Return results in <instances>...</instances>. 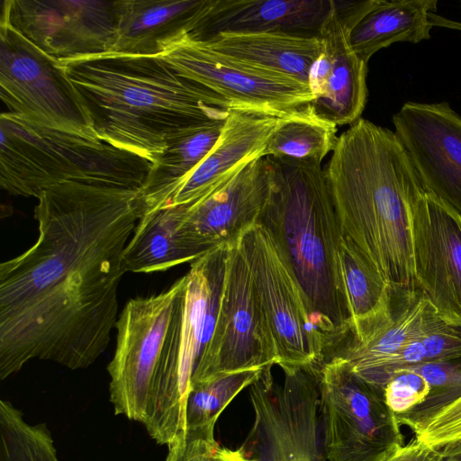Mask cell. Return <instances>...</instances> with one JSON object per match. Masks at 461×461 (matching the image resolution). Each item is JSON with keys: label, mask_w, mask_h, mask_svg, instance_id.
Returning a JSON list of instances; mask_svg holds the SVG:
<instances>
[{"label": "cell", "mask_w": 461, "mask_h": 461, "mask_svg": "<svg viewBox=\"0 0 461 461\" xmlns=\"http://www.w3.org/2000/svg\"><path fill=\"white\" fill-rule=\"evenodd\" d=\"M185 289L183 276L159 294L129 300L120 313L107 366L116 415L143 424L150 397L164 400L171 394Z\"/></svg>", "instance_id": "8992f818"}, {"label": "cell", "mask_w": 461, "mask_h": 461, "mask_svg": "<svg viewBox=\"0 0 461 461\" xmlns=\"http://www.w3.org/2000/svg\"><path fill=\"white\" fill-rule=\"evenodd\" d=\"M461 357V328L442 322L386 359L366 382L384 391L393 373L403 367Z\"/></svg>", "instance_id": "1f68e13d"}, {"label": "cell", "mask_w": 461, "mask_h": 461, "mask_svg": "<svg viewBox=\"0 0 461 461\" xmlns=\"http://www.w3.org/2000/svg\"><path fill=\"white\" fill-rule=\"evenodd\" d=\"M334 0H211L192 38L219 34L282 33L321 38Z\"/></svg>", "instance_id": "ffe728a7"}, {"label": "cell", "mask_w": 461, "mask_h": 461, "mask_svg": "<svg viewBox=\"0 0 461 461\" xmlns=\"http://www.w3.org/2000/svg\"><path fill=\"white\" fill-rule=\"evenodd\" d=\"M282 383L272 366L249 386L253 424L242 446L254 461H326L320 415V368H284Z\"/></svg>", "instance_id": "52a82bcc"}, {"label": "cell", "mask_w": 461, "mask_h": 461, "mask_svg": "<svg viewBox=\"0 0 461 461\" xmlns=\"http://www.w3.org/2000/svg\"><path fill=\"white\" fill-rule=\"evenodd\" d=\"M450 461H461V455H459L456 457L451 459Z\"/></svg>", "instance_id": "f35d334b"}, {"label": "cell", "mask_w": 461, "mask_h": 461, "mask_svg": "<svg viewBox=\"0 0 461 461\" xmlns=\"http://www.w3.org/2000/svg\"><path fill=\"white\" fill-rule=\"evenodd\" d=\"M285 118L230 110L211 152L175 186L158 210L192 204L221 186L249 161L265 157L268 139Z\"/></svg>", "instance_id": "d6986e66"}, {"label": "cell", "mask_w": 461, "mask_h": 461, "mask_svg": "<svg viewBox=\"0 0 461 461\" xmlns=\"http://www.w3.org/2000/svg\"><path fill=\"white\" fill-rule=\"evenodd\" d=\"M262 370L221 374L192 385L185 405V431L214 433L215 423L225 407L255 383Z\"/></svg>", "instance_id": "f1b7e54d"}, {"label": "cell", "mask_w": 461, "mask_h": 461, "mask_svg": "<svg viewBox=\"0 0 461 461\" xmlns=\"http://www.w3.org/2000/svg\"><path fill=\"white\" fill-rule=\"evenodd\" d=\"M182 206L144 213L128 241L122 255V268L131 273H155L192 263L182 248L176 229Z\"/></svg>", "instance_id": "4316f807"}, {"label": "cell", "mask_w": 461, "mask_h": 461, "mask_svg": "<svg viewBox=\"0 0 461 461\" xmlns=\"http://www.w3.org/2000/svg\"><path fill=\"white\" fill-rule=\"evenodd\" d=\"M399 425L409 427L414 438L440 451L448 461L461 455V393L439 405L395 414Z\"/></svg>", "instance_id": "4dcf8cb0"}, {"label": "cell", "mask_w": 461, "mask_h": 461, "mask_svg": "<svg viewBox=\"0 0 461 461\" xmlns=\"http://www.w3.org/2000/svg\"><path fill=\"white\" fill-rule=\"evenodd\" d=\"M0 95L7 112L98 138L61 63L5 23H0Z\"/></svg>", "instance_id": "30bf717a"}, {"label": "cell", "mask_w": 461, "mask_h": 461, "mask_svg": "<svg viewBox=\"0 0 461 461\" xmlns=\"http://www.w3.org/2000/svg\"><path fill=\"white\" fill-rule=\"evenodd\" d=\"M0 461H59L47 425L26 422L7 400L0 401Z\"/></svg>", "instance_id": "f546056e"}, {"label": "cell", "mask_w": 461, "mask_h": 461, "mask_svg": "<svg viewBox=\"0 0 461 461\" xmlns=\"http://www.w3.org/2000/svg\"><path fill=\"white\" fill-rule=\"evenodd\" d=\"M166 461H210L219 447L214 433L186 430L185 436L167 446Z\"/></svg>", "instance_id": "e575fe53"}, {"label": "cell", "mask_w": 461, "mask_h": 461, "mask_svg": "<svg viewBox=\"0 0 461 461\" xmlns=\"http://www.w3.org/2000/svg\"><path fill=\"white\" fill-rule=\"evenodd\" d=\"M430 393V385L420 375L408 370H396L384 389V402L394 414H402L423 402Z\"/></svg>", "instance_id": "836d02e7"}, {"label": "cell", "mask_w": 461, "mask_h": 461, "mask_svg": "<svg viewBox=\"0 0 461 461\" xmlns=\"http://www.w3.org/2000/svg\"><path fill=\"white\" fill-rule=\"evenodd\" d=\"M270 192L258 223L294 275L331 352L350 334L339 267L342 236L321 163L265 157Z\"/></svg>", "instance_id": "277c9868"}, {"label": "cell", "mask_w": 461, "mask_h": 461, "mask_svg": "<svg viewBox=\"0 0 461 461\" xmlns=\"http://www.w3.org/2000/svg\"><path fill=\"white\" fill-rule=\"evenodd\" d=\"M338 126L319 117L310 104L286 117L267 140L265 157L322 161L333 151Z\"/></svg>", "instance_id": "83f0119b"}, {"label": "cell", "mask_w": 461, "mask_h": 461, "mask_svg": "<svg viewBox=\"0 0 461 461\" xmlns=\"http://www.w3.org/2000/svg\"><path fill=\"white\" fill-rule=\"evenodd\" d=\"M324 169L342 235L393 293L417 291L411 209L424 189L395 132L359 118L339 137Z\"/></svg>", "instance_id": "3957f363"}, {"label": "cell", "mask_w": 461, "mask_h": 461, "mask_svg": "<svg viewBox=\"0 0 461 461\" xmlns=\"http://www.w3.org/2000/svg\"><path fill=\"white\" fill-rule=\"evenodd\" d=\"M60 63L98 138L151 163L171 138L225 121L232 110L160 55L106 54Z\"/></svg>", "instance_id": "7a4b0ae2"}, {"label": "cell", "mask_w": 461, "mask_h": 461, "mask_svg": "<svg viewBox=\"0 0 461 461\" xmlns=\"http://www.w3.org/2000/svg\"><path fill=\"white\" fill-rule=\"evenodd\" d=\"M0 23L59 62L106 55L115 42V1L5 0Z\"/></svg>", "instance_id": "4fadbf2b"}, {"label": "cell", "mask_w": 461, "mask_h": 461, "mask_svg": "<svg viewBox=\"0 0 461 461\" xmlns=\"http://www.w3.org/2000/svg\"><path fill=\"white\" fill-rule=\"evenodd\" d=\"M202 41L228 57L307 86L311 68L322 52L321 38L282 33L219 34Z\"/></svg>", "instance_id": "cb8c5ba5"}, {"label": "cell", "mask_w": 461, "mask_h": 461, "mask_svg": "<svg viewBox=\"0 0 461 461\" xmlns=\"http://www.w3.org/2000/svg\"><path fill=\"white\" fill-rule=\"evenodd\" d=\"M338 257L350 321L348 339L365 343L393 321L394 295L373 263L356 244L343 235Z\"/></svg>", "instance_id": "7402d4cb"}, {"label": "cell", "mask_w": 461, "mask_h": 461, "mask_svg": "<svg viewBox=\"0 0 461 461\" xmlns=\"http://www.w3.org/2000/svg\"><path fill=\"white\" fill-rule=\"evenodd\" d=\"M270 192L265 157L242 167L221 186L182 206L176 229L180 245L194 261L223 245H233L258 223Z\"/></svg>", "instance_id": "5bb4252c"}, {"label": "cell", "mask_w": 461, "mask_h": 461, "mask_svg": "<svg viewBox=\"0 0 461 461\" xmlns=\"http://www.w3.org/2000/svg\"><path fill=\"white\" fill-rule=\"evenodd\" d=\"M437 5L436 0H376L349 31V44L368 64L375 53L393 43L428 40Z\"/></svg>", "instance_id": "d4e9b609"}, {"label": "cell", "mask_w": 461, "mask_h": 461, "mask_svg": "<svg viewBox=\"0 0 461 461\" xmlns=\"http://www.w3.org/2000/svg\"><path fill=\"white\" fill-rule=\"evenodd\" d=\"M393 123L423 189L461 217V115L447 102H406Z\"/></svg>", "instance_id": "2e32d148"}, {"label": "cell", "mask_w": 461, "mask_h": 461, "mask_svg": "<svg viewBox=\"0 0 461 461\" xmlns=\"http://www.w3.org/2000/svg\"><path fill=\"white\" fill-rule=\"evenodd\" d=\"M0 136V186L13 195L37 198L68 181L141 189L152 164L99 138L10 112L1 113Z\"/></svg>", "instance_id": "5b68a950"}, {"label": "cell", "mask_w": 461, "mask_h": 461, "mask_svg": "<svg viewBox=\"0 0 461 461\" xmlns=\"http://www.w3.org/2000/svg\"><path fill=\"white\" fill-rule=\"evenodd\" d=\"M211 0L115 1L116 37L111 55L159 56L190 34Z\"/></svg>", "instance_id": "44dd1931"}, {"label": "cell", "mask_w": 461, "mask_h": 461, "mask_svg": "<svg viewBox=\"0 0 461 461\" xmlns=\"http://www.w3.org/2000/svg\"><path fill=\"white\" fill-rule=\"evenodd\" d=\"M281 369L321 368L329 344L294 275L270 234L260 224L241 238Z\"/></svg>", "instance_id": "9c48e42d"}, {"label": "cell", "mask_w": 461, "mask_h": 461, "mask_svg": "<svg viewBox=\"0 0 461 461\" xmlns=\"http://www.w3.org/2000/svg\"><path fill=\"white\" fill-rule=\"evenodd\" d=\"M453 23H451V28H454V29H459L461 30V23H454L452 22Z\"/></svg>", "instance_id": "74e56055"}, {"label": "cell", "mask_w": 461, "mask_h": 461, "mask_svg": "<svg viewBox=\"0 0 461 461\" xmlns=\"http://www.w3.org/2000/svg\"><path fill=\"white\" fill-rule=\"evenodd\" d=\"M318 383L326 461H383L403 444L384 391L360 378L344 359L326 360Z\"/></svg>", "instance_id": "ba28073f"}, {"label": "cell", "mask_w": 461, "mask_h": 461, "mask_svg": "<svg viewBox=\"0 0 461 461\" xmlns=\"http://www.w3.org/2000/svg\"><path fill=\"white\" fill-rule=\"evenodd\" d=\"M370 6V1L334 0L321 32L330 71L325 94L309 104L319 117L336 126L356 122L366 104L367 63L352 50L348 32Z\"/></svg>", "instance_id": "ac0fdd59"}, {"label": "cell", "mask_w": 461, "mask_h": 461, "mask_svg": "<svg viewBox=\"0 0 461 461\" xmlns=\"http://www.w3.org/2000/svg\"><path fill=\"white\" fill-rule=\"evenodd\" d=\"M274 365V341L240 239L229 246L213 339L191 387L218 375Z\"/></svg>", "instance_id": "7c38bea8"}, {"label": "cell", "mask_w": 461, "mask_h": 461, "mask_svg": "<svg viewBox=\"0 0 461 461\" xmlns=\"http://www.w3.org/2000/svg\"><path fill=\"white\" fill-rule=\"evenodd\" d=\"M395 294L399 302L394 297L393 318L386 327L365 343L347 339L330 356L344 359L366 382L406 344L444 322L419 290Z\"/></svg>", "instance_id": "603a6c76"}, {"label": "cell", "mask_w": 461, "mask_h": 461, "mask_svg": "<svg viewBox=\"0 0 461 461\" xmlns=\"http://www.w3.org/2000/svg\"><path fill=\"white\" fill-rule=\"evenodd\" d=\"M383 461H448L444 455L413 438L396 447Z\"/></svg>", "instance_id": "d590c367"}, {"label": "cell", "mask_w": 461, "mask_h": 461, "mask_svg": "<svg viewBox=\"0 0 461 461\" xmlns=\"http://www.w3.org/2000/svg\"><path fill=\"white\" fill-rule=\"evenodd\" d=\"M160 56L178 73L222 97L232 110L283 118L314 99L307 85L228 57L189 34Z\"/></svg>", "instance_id": "8fae6325"}, {"label": "cell", "mask_w": 461, "mask_h": 461, "mask_svg": "<svg viewBox=\"0 0 461 461\" xmlns=\"http://www.w3.org/2000/svg\"><path fill=\"white\" fill-rule=\"evenodd\" d=\"M411 228L417 289L445 323L461 328V217L423 190Z\"/></svg>", "instance_id": "9a60e30c"}, {"label": "cell", "mask_w": 461, "mask_h": 461, "mask_svg": "<svg viewBox=\"0 0 461 461\" xmlns=\"http://www.w3.org/2000/svg\"><path fill=\"white\" fill-rule=\"evenodd\" d=\"M401 369V368H400ZM423 376L430 385L426 400L414 407L428 409L451 401L461 393V357L403 367Z\"/></svg>", "instance_id": "d6a6232c"}, {"label": "cell", "mask_w": 461, "mask_h": 461, "mask_svg": "<svg viewBox=\"0 0 461 461\" xmlns=\"http://www.w3.org/2000/svg\"><path fill=\"white\" fill-rule=\"evenodd\" d=\"M38 239L0 265V378L32 359L86 368L118 320L122 255L141 189L63 182L37 197Z\"/></svg>", "instance_id": "6da1fadb"}, {"label": "cell", "mask_w": 461, "mask_h": 461, "mask_svg": "<svg viewBox=\"0 0 461 461\" xmlns=\"http://www.w3.org/2000/svg\"><path fill=\"white\" fill-rule=\"evenodd\" d=\"M225 121H211L171 138L151 164L141 188L145 213L158 210L175 186L190 174L217 143Z\"/></svg>", "instance_id": "484cf974"}, {"label": "cell", "mask_w": 461, "mask_h": 461, "mask_svg": "<svg viewBox=\"0 0 461 461\" xmlns=\"http://www.w3.org/2000/svg\"><path fill=\"white\" fill-rule=\"evenodd\" d=\"M229 246L213 249L190 265L185 275V299L171 407L173 439L185 435V405L194 376L213 339L222 292Z\"/></svg>", "instance_id": "e0dca14e"}, {"label": "cell", "mask_w": 461, "mask_h": 461, "mask_svg": "<svg viewBox=\"0 0 461 461\" xmlns=\"http://www.w3.org/2000/svg\"><path fill=\"white\" fill-rule=\"evenodd\" d=\"M210 461H254L247 456L242 447L238 449L218 447Z\"/></svg>", "instance_id": "8d00e7d4"}]
</instances>
